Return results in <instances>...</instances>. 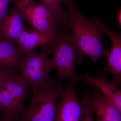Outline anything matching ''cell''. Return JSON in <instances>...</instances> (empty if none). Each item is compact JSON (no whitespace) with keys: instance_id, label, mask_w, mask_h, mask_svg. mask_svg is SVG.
<instances>
[{"instance_id":"cell-6","label":"cell","mask_w":121,"mask_h":121,"mask_svg":"<svg viewBox=\"0 0 121 121\" xmlns=\"http://www.w3.org/2000/svg\"><path fill=\"white\" fill-rule=\"evenodd\" d=\"M81 101L94 113L97 121H121V113L116 106L95 87L86 90Z\"/></svg>"},{"instance_id":"cell-12","label":"cell","mask_w":121,"mask_h":121,"mask_svg":"<svg viewBox=\"0 0 121 121\" xmlns=\"http://www.w3.org/2000/svg\"><path fill=\"white\" fill-rule=\"evenodd\" d=\"M84 79L87 82L95 87L106 97L110 99L121 113V91L104 78L99 76L95 77L88 73L85 74Z\"/></svg>"},{"instance_id":"cell-3","label":"cell","mask_w":121,"mask_h":121,"mask_svg":"<svg viewBox=\"0 0 121 121\" xmlns=\"http://www.w3.org/2000/svg\"><path fill=\"white\" fill-rule=\"evenodd\" d=\"M54 68L53 59H49L45 51L39 53L35 50L25 56L17 71L31 86L33 92L50 81L49 75Z\"/></svg>"},{"instance_id":"cell-8","label":"cell","mask_w":121,"mask_h":121,"mask_svg":"<svg viewBox=\"0 0 121 121\" xmlns=\"http://www.w3.org/2000/svg\"><path fill=\"white\" fill-rule=\"evenodd\" d=\"M19 11L15 5L9 9L7 15L0 24V40L16 44L18 37L25 26Z\"/></svg>"},{"instance_id":"cell-2","label":"cell","mask_w":121,"mask_h":121,"mask_svg":"<svg viewBox=\"0 0 121 121\" xmlns=\"http://www.w3.org/2000/svg\"><path fill=\"white\" fill-rule=\"evenodd\" d=\"M18 9L24 21L31 29L48 35L58 36L60 26L41 3L34 0H12Z\"/></svg>"},{"instance_id":"cell-9","label":"cell","mask_w":121,"mask_h":121,"mask_svg":"<svg viewBox=\"0 0 121 121\" xmlns=\"http://www.w3.org/2000/svg\"><path fill=\"white\" fill-rule=\"evenodd\" d=\"M60 35L55 36L43 35L25 26L17 40L16 43L20 51L26 55L36 50L37 48H44L52 43Z\"/></svg>"},{"instance_id":"cell-19","label":"cell","mask_w":121,"mask_h":121,"mask_svg":"<svg viewBox=\"0 0 121 121\" xmlns=\"http://www.w3.org/2000/svg\"><path fill=\"white\" fill-rule=\"evenodd\" d=\"M2 121H17L13 120L11 118L7 117H2Z\"/></svg>"},{"instance_id":"cell-1","label":"cell","mask_w":121,"mask_h":121,"mask_svg":"<svg viewBox=\"0 0 121 121\" xmlns=\"http://www.w3.org/2000/svg\"><path fill=\"white\" fill-rule=\"evenodd\" d=\"M65 4L68 11L65 26L74 48L76 64H82L84 56L95 63L105 56L107 51L102 42L105 32L99 24L97 18L87 19L78 11L73 0H69Z\"/></svg>"},{"instance_id":"cell-7","label":"cell","mask_w":121,"mask_h":121,"mask_svg":"<svg viewBox=\"0 0 121 121\" xmlns=\"http://www.w3.org/2000/svg\"><path fill=\"white\" fill-rule=\"evenodd\" d=\"M98 22L105 33L110 37L112 46L110 50H107L104 56L106 65L99 76L104 78L106 74L109 73L112 76L110 82L116 87L121 84V34L112 32L105 27L103 23L98 19Z\"/></svg>"},{"instance_id":"cell-11","label":"cell","mask_w":121,"mask_h":121,"mask_svg":"<svg viewBox=\"0 0 121 121\" xmlns=\"http://www.w3.org/2000/svg\"><path fill=\"white\" fill-rule=\"evenodd\" d=\"M28 85L23 76L17 73L8 79L4 85V89L10 94L22 113L24 110Z\"/></svg>"},{"instance_id":"cell-16","label":"cell","mask_w":121,"mask_h":121,"mask_svg":"<svg viewBox=\"0 0 121 121\" xmlns=\"http://www.w3.org/2000/svg\"><path fill=\"white\" fill-rule=\"evenodd\" d=\"M12 0H0V24L7 15L8 7Z\"/></svg>"},{"instance_id":"cell-14","label":"cell","mask_w":121,"mask_h":121,"mask_svg":"<svg viewBox=\"0 0 121 121\" xmlns=\"http://www.w3.org/2000/svg\"><path fill=\"white\" fill-rule=\"evenodd\" d=\"M40 0L59 26H65L67 20V11L63 9L61 4L62 3L65 4L66 1L65 0Z\"/></svg>"},{"instance_id":"cell-5","label":"cell","mask_w":121,"mask_h":121,"mask_svg":"<svg viewBox=\"0 0 121 121\" xmlns=\"http://www.w3.org/2000/svg\"><path fill=\"white\" fill-rule=\"evenodd\" d=\"M76 80L70 79L61 91L58 103L56 121H80L85 107L77 97L75 89Z\"/></svg>"},{"instance_id":"cell-21","label":"cell","mask_w":121,"mask_h":121,"mask_svg":"<svg viewBox=\"0 0 121 121\" xmlns=\"http://www.w3.org/2000/svg\"><path fill=\"white\" fill-rule=\"evenodd\" d=\"M18 121H19V120H18Z\"/></svg>"},{"instance_id":"cell-20","label":"cell","mask_w":121,"mask_h":121,"mask_svg":"<svg viewBox=\"0 0 121 121\" xmlns=\"http://www.w3.org/2000/svg\"><path fill=\"white\" fill-rule=\"evenodd\" d=\"M2 117L1 114V111L0 110V121H2Z\"/></svg>"},{"instance_id":"cell-4","label":"cell","mask_w":121,"mask_h":121,"mask_svg":"<svg viewBox=\"0 0 121 121\" xmlns=\"http://www.w3.org/2000/svg\"><path fill=\"white\" fill-rule=\"evenodd\" d=\"M47 54H52L55 68L56 78L63 80L66 78L77 80L84 78L76 75L74 70L76 64L74 48L68 33H62L52 43L43 48Z\"/></svg>"},{"instance_id":"cell-13","label":"cell","mask_w":121,"mask_h":121,"mask_svg":"<svg viewBox=\"0 0 121 121\" xmlns=\"http://www.w3.org/2000/svg\"><path fill=\"white\" fill-rule=\"evenodd\" d=\"M0 110L3 113L2 117L14 120L19 119L22 114L10 94L4 89L0 92Z\"/></svg>"},{"instance_id":"cell-10","label":"cell","mask_w":121,"mask_h":121,"mask_svg":"<svg viewBox=\"0 0 121 121\" xmlns=\"http://www.w3.org/2000/svg\"><path fill=\"white\" fill-rule=\"evenodd\" d=\"M25 55L20 51L16 44L0 40V69L17 71Z\"/></svg>"},{"instance_id":"cell-18","label":"cell","mask_w":121,"mask_h":121,"mask_svg":"<svg viewBox=\"0 0 121 121\" xmlns=\"http://www.w3.org/2000/svg\"><path fill=\"white\" fill-rule=\"evenodd\" d=\"M117 22L118 26L119 28L121 27V8L119 9L117 12Z\"/></svg>"},{"instance_id":"cell-17","label":"cell","mask_w":121,"mask_h":121,"mask_svg":"<svg viewBox=\"0 0 121 121\" xmlns=\"http://www.w3.org/2000/svg\"><path fill=\"white\" fill-rule=\"evenodd\" d=\"M91 113L90 108L85 107L83 117L80 121H94Z\"/></svg>"},{"instance_id":"cell-15","label":"cell","mask_w":121,"mask_h":121,"mask_svg":"<svg viewBox=\"0 0 121 121\" xmlns=\"http://www.w3.org/2000/svg\"><path fill=\"white\" fill-rule=\"evenodd\" d=\"M17 72L13 70L0 69V92L4 89V85L6 81L16 73Z\"/></svg>"}]
</instances>
